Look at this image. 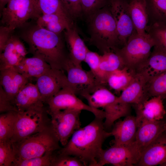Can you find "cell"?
<instances>
[{"instance_id": "cell-33", "label": "cell", "mask_w": 166, "mask_h": 166, "mask_svg": "<svg viewBox=\"0 0 166 166\" xmlns=\"http://www.w3.org/2000/svg\"><path fill=\"white\" fill-rule=\"evenodd\" d=\"M42 14H57L74 22L60 0H37Z\"/></svg>"}, {"instance_id": "cell-24", "label": "cell", "mask_w": 166, "mask_h": 166, "mask_svg": "<svg viewBox=\"0 0 166 166\" xmlns=\"http://www.w3.org/2000/svg\"><path fill=\"white\" fill-rule=\"evenodd\" d=\"M12 68L28 79L32 77L37 78L52 68L44 60L33 56L24 58L18 64Z\"/></svg>"}, {"instance_id": "cell-21", "label": "cell", "mask_w": 166, "mask_h": 166, "mask_svg": "<svg viewBox=\"0 0 166 166\" xmlns=\"http://www.w3.org/2000/svg\"><path fill=\"white\" fill-rule=\"evenodd\" d=\"M64 33L70 59L76 65L81 66L88 49L80 36L75 25L65 30Z\"/></svg>"}, {"instance_id": "cell-3", "label": "cell", "mask_w": 166, "mask_h": 166, "mask_svg": "<svg viewBox=\"0 0 166 166\" xmlns=\"http://www.w3.org/2000/svg\"><path fill=\"white\" fill-rule=\"evenodd\" d=\"M90 44L102 54L120 48L116 25L109 4L86 18Z\"/></svg>"}, {"instance_id": "cell-30", "label": "cell", "mask_w": 166, "mask_h": 166, "mask_svg": "<svg viewBox=\"0 0 166 166\" xmlns=\"http://www.w3.org/2000/svg\"><path fill=\"white\" fill-rule=\"evenodd\" d=\"M14 38L15 36L12 34L3 50L0 53V70L13 67L22 59L16 51Z\"/></svg>"}, {"instance_id": "cell-34", "label": "cell", "mask_w": 166, "mask_h": 166, "mask_svg": "<svg viewBox=\"0 0 166 166\" xmlns=\"http://www.w3.org/2000/svg\"><path fill=\"white\" fill-rule=\"evenodd\" d=\"M146 32L155 43V45L166 51V25L154 23L148 26Z\"/></svg>"}, {"instance_id": "cell-6", "label": "cell", "mask_w": 166, "mask_h": 166, "mask_svg": "<svg viewBox=\"0 0 166 166\" xmlns=\"http://www.w3.org/2000/svg\"><path fill=\"white\" fill-rule=\"evenodd\" d=\"M59 141L51 125L22 140L12 143L16 160H23L41 156L49 152L60 149Z\"/></svg>"}, {"instance_id": "cell-18", "label": "cell", "mask_w": 166, "mask_h": 166, "mask_svg": "<svg viewBox=\"0 0 166 166\" xmlns=\"http://www.w3.org/2000/svg\"><path fill=\"white\" fill-rule=\"evenodd\" d=\"M166 163V131L149 145L141 154L136 166H162Z\"/></svg>"}, {"instance_id": "cell-32", "label": "cell", "mask_w": 166, "mask_h": 166, "mask_svg": "<svg viewBox=\"0 0 166 166\" xmlns=\"http://www.w3.org/2000/svg\"><path fill=\"white\" fill-rule=\"evenodd\" d=\"M147 92L149 99L153 97L160 96L163 100L166 97V71L148 81Z\"/></svg>"}, {"instance_id": "cell-20", "label": "cell", "mask_w": 166, "mask_h": 166, "mask_svg": "<svg viewBox=\"0 0 166 166\" xmlns=\"http://www.w3.org/2000/svg\"><path fill=\"white\" fill-rule=\"evenodd\" d=\"M133 105L137 124L144 121L163 120L165 114L163 100L160 96L152 97L141 103Z\"/></svg>"}, {"instance_id": "cell-17", "label": "cell", "mask_w": 166, "mask_h": 166, "mask_svg": "<svg viewBox=\"0 0 166 166\" xmlns=\"http://www.w3.org/2000/svg\"><path fill=\"white\" fill-rule=\"evenodd\" d=\"M137 129L136 116L129 115L117 122L110 132L111 136L114 137L113 145L125 146L134 144Z\"/></svg>"}, {"instance_id": "cell-43", "label": "cell", "mask_w": 166, "mask_h": 166, "mask_svg": "<svg viewBox=\"0 0 166 166\" xmlns=\"http://www.w3.org/2000/svg\"><path fill=\"white\" fill-rule=\"evenodd\" d=\"M14 45L16 51L18 55L22 59L26 57L27 52L23 43L17 37L15 36Z\"/></svg>"}, {"instance_id": "cell-26", "label": "cell", "mask_w": 166, "mask_h": 166, "mask_svg": "<svg viewBox=\"0 0 166 166\" xmlns=\"http://www.w3.org/2000/svg\"><path fill=\"white\" fill-rule=\"evenodd\" d=\"M36 24L57 34H61L75 25L74 22L60 15L47 14H42L37 19Z\"/></svg>"}, {"instance_id": "cell-29", "label": "cell", "mask_w": 166, "mask_h": 166, "mask_svg": "<svg viewBox=\"0 0 166 166\" xmlns=\"http://www.w3.org/2000/svg\"><path fill=\"white\" fill-rule=\"evenodd\" d=\"M148 26L154 23L166 25V0H146Z\"/></svg>"}, {"instance_id": "cell-11", "label": "cell", "mask_w": 166, "mask_h": 166, "mask_svg": "<svg viewBox=\"0 0 166 166\" xmlns=\"http://www.w3.org/2000/svg\"><path fill=\"white\" fill-rule=\"evenodd\" d=\"M69 87L61 89L46 102L48 105V112L66 109L86 110L93 113L95 117L104 119L105 114L104 110L93 108L83 102Z\"/></svg>"}, {"instance_id": "cell-36", "label": "cell", "mask_w": 166, "mask_h": 166, "mask_svg": "<svg viewBox=\"0 0 166 166\" xmlns=\"http://www.w3.org/2000/svg\"><path fill=\"white\" fill-rule=\"evenodd\" d=\"M15 157L10 140L0 142V166H13Z\"/></svg>"}, {"instance_id": "cell-14", "label": "cell", "mask_w": 166, "mask_h": 166, "mask_svg": "<svg viewBox=\"0 0 166 166\" xmlns=\"http://www.w3.org/2000/svg\"><path fill=\"white\" fill-rule=\"evenodd\" d=\"M36 78V85L44 103H46L62 89L69 87L67 76L62 70L51 68Z\"/></svg>"}, {"instance_id": "cell-28", "label": "cell", "mask_w": 166, "mask_h": 166, "mask_svg": "<svg viewBox=\"0 0 166 166\" xmlns=\"http://www.w3.org/2000/svg\"><path fill=\"white\" fill-rule=\"evenodd\" d=\"M126 67L116 70L106 77L105 84L117 93L123 91L133 80L135 75Z\"/></svg>"}, {"instance_id": "cell-39", "label": "cell", "mask_w": 166, "mask_h": 166, "mask_svg": "<svg viewBox=\"0 0 166 166\" xmlns=\"http://www.w3.org/2000/svg\"><path fill=\"white\" fill-rule=\"evenodd\" d=\"M69 15L75 22L83 16L81 0H60Z\"/></svg>"}, {"instance_id": "cell-38", "label": "cell", "mask_w": 166, "mask_h": 166, "mask_svg": "<svg viewBox=\"0 0 166 166\" xmlns=\"http://www.w3.org/2000/svg\"><path fill=\"white\" fill-rule=\"evenodd\" d=\"M110 0H81L83 16L86 18L98 10L108 5Z\"/></svg>"}, {"instance_id": "cell-25", "label": "cell", "mask_w": 166, "mask_h": 166, "mask_svg": "<svg viewBox=\"0 0 166 166\" xmlns=\"http://www.w3.org/2000/svg\"><path fill=\"white\" fill-rule=\"evenodd\" d=\"M153 48L144 67L140 73L148 81L166 71V51L155 45Z\"/></svg>"}, {"instance_id": "cell-42", "label": "cell", "mask_w": 166, "mask_h": 166, "mask_svg": "<svg viewBox=\"0 0 166 166\" xmlns=\"http://www.w3.org/2000/svg\"><path fill=\"white\" fill-rule=\"evenodd\" d=\"M11 32L7 27L2 26L0 28V53L12 35Z\"/></svg>"}, {"instance_id": "cell-12", "label": "cell", "mask_w": 166, "mask_h": 166, "mask_svg": "<svg viewBox=\"0 0 166 166\" xmlns=\"http://www.w3.org/2000/svg\"><path fill=\"white\" fill-rule=\"evenodd\" d=\"M140 158L135 142L128 146L113 145L103 149L97 166L111 164L115 166H136Z\"/></svg>"}, {"instance_id": "cell-5", "label": "cell", "mask_w": 166, "mask_h": 166, "mask_svg": "<svg viewBox=\"0 0 166 166\" xmlns=\"http://www.w3.org/2000/svg\"><path fill=\"white\" fill-rule=\"evenodd\" d=\"M81 96L91 107L102 108L105 113L104 125L105 129H109L115 121L120 118L130 115V105L121 102L105 85H100L91 93H84Z\"/></svg>"}, {"instance_id": "cell-22", "label": "cell", "mask_w": 166, "mask_h": 166, "mask_svg": "<svg viewBox=\"0 0 166 166\" xmlns=\"http://www.w3.org/2000/svg\"><path fill=\"white\" fill-rule=\"evenodd\" d=\"M0 70V85L13 105L15 97L21 89L29 82V79L13 68Z\"/></svg>"}, {"instance_id": "cell-13", "label": "cell", "mask_w": 166, "mask_h": 166, "mask_svg": "<svg viewBox=\"0 0 166 166\" xmlns=\"http://www.w3.org/2000/svg\"><path fill=\"white\" fill-rule=\"evenodd\" d=\"M128 4L125 0H110L109 4L116 25L121 48L126 44L135 30L129 13Z\"/></svg>"}, {"instance_id": "cell-8", "label": "cell", "mask_w": 166, "mask_h": 166, "mask_svg": "<svg viewBox=\"0 0 166 166\" xmlns=\"http://www.w3.org/2000/svg\"><path fill=\"white\" fill-rule=\"evenodd\" d=\"M42 14L37 0H10L0 12L1 22L13 32L28 20H37Z\"/></svg>"}, {"instance_id": "cell-40", "label": "cell", "mask_w": 166, "mask_h": 166, "mask_svg": "<svg viewBox=\"0 0 166 166\" xmlns=\"http://www.w3.org/2000/svg\"><path fill=\"white\" fill-rule=\"evenodd\" d=\"M101 57V55L88 49L84 61L88 64L90 70L93 73L100 83L99 79V76Z\"/></svg>"}, {"instance_id": "cell-31", "label": "cell", "mask_w": 166, "mask_h": 166, "mask_svg": "<svg viewBox=\"0 0 166 166\" xmlns=\"http://www.w3.org/2000/svg\"><path fill=\"white\" fill-rule=\"evenodd\" d=\"M17 112L2 113L0 116V142L10 140L13 134Z\"/></svg>"}, {"instance_id": "cell-27", "label": "cell", "mask_w": 166, "mask_h": 166, "mask_svg": "<svg viewBox=\"0 0 166 166\" xmlns=\"http://www.w3.org/2000/svg\"><path fill=\"white\" fill-rule=\"evenodd\" d=\"M121 57L113 50L105 52L101 55L100 65L99 79L105 85V80L108 75L111 72L125 67Z\"/></svg>"}, {"instance_id": "cell-9", "label": "cell", "mask_w": 166, "mask_h": 166, "mask_svg": "<svg viewBox=\"0 0 166 166\" xmlns=\"http://www.w3.org/2000/svg\"><path fill=\"white\" fill-rule=\"evenodd\" d=\"M81 111L75 109L47 111L51 117L52 129L59 142L63 147L67 144L73 133L81 128L80 115Z\"/></svg>"}, {"instance_id": "cell-44", "label": "cell", "mask_w": 166, "mask_h": 166, "mask_svg": "<svg viewBox=\"0 0 166 166\" xmlns=\"http://www.w3.org/2000/svg\"><path fill=\"white\" fill-rule=\"evenodd\" d=\"M10 0H0V11L1 12Z\"/></svg>"}, {"instance_id": "cell-45", "label": "cell", "mask_w": 166, "mask_h": 166, "mask_svg": "<svg viewBox=\"0 0 166 166\" xmlns=\"http://www.w3.org/2000/svg\"><path fill=\"white\" fill-rule=\"evenodd\" d=\"M163 101L165 111V114L163 119L166 122V97L163 99Z\"/></svg>"}, {"instance_id": "cell-2", "label": "cell", "mask_w": 166, "mask_h": 166, "mask_svg": "<svg viewBox=\"0 0 166 166\" xmlns=\"http://www.w3.org/2000/svg\"><path fill=\"white\" fill-rule=\"evenodd\" d=\"M21 38L33 56L44 60L52 68L64 71V65L69 57L61 33L56 34L36 24L24 31Z\"/></svg>"}, {"instance_id": "cell-1", "label": "cell", "mask_w": 166, "mask_h": 166, "mask_svg": "<svg viewBox=\"0 0 166 166\" xmlns=\"http://www.w3.org/2000/svg\"><path fill=\"white\" fill-rule=\"evenodd\" d=\"M103 120L95 117L89 124L76 130L67 144L58 152L76 157L84 166H97L103 149V144L111 136L105 128Z\"/></svg>"}, {"instance_id": "cell-46", "label": "cell", "mask_w": 166, "mask_h": 166, "mask_svg": "<svg viewBox=\"0 0 166 166\" xmlns=\"http://www.w3.org/2000/svg\"><path fill=\"white\" fill-rule=\"evenodd\" d=\"M163 166H166V163H165V164H164L163 165Z\"/></svg>"}, {"instance_id": "cell-41", "label": "cell", "mask_w": 166, "mask_h": 166, "mask_svg": "<svg viewBox=\"0 0 166 166\" xmlns=\"http://www.w3.org/2000/svg\"><path fill=\"white\" fill-rule=\"evenodd\" d=\"M14 111V107L2 86L0 87V112L1 113Z\"/></svg>"}, {"instance_id": "cell-23", "label": "cell", "mask_w": 166, "mask_h": 166, "mask_svg": "<svg viewBox=\"0 0 166 166\" xmlns=\"http://www.w3.org/2000/svg\"><path fill=\"white\" fill-rule=\"evenodd\" d=\"M128 9L136 32L139 35H145L149 22L146 0H130Z\"/></svg>"}, {"instance_id": "cell-16", "label": "cell", "mask_w": 166, "mask_h": 166, "mask_svg": "<svg viewBox=\"0 0 166 166\" xmlns=\"http://www.w3.org/2000/svg\"><path fill=\"white\" fill-rule=\"evenodd\" d=\"M44 103L36 84L29 82L21 89L12 102L16 112L44 107Z\"/></svg>"}, {"instance_id": "cell-19", "label": "cell", "mask_w": 166, "mask_h": 166, "mask_svg": "<svg viewBox=\"0 0 166 166\" xmlns=\"http://www.w3.org/2000/svg\"><path fill=\"white\" fill-rule=\"evenodd\" d=\"M148 81L141 73L136 74L133 81L118 97V101L124 103L135 105L148 99L147 92Z\"/></svg>"}, {"instance_id": "cell-37", "label": "cell", "mask_w": 166, "mask_h": 166, "mask_svg": "<svg viewBox=\"0 0 166 166\" xmlns=\"http://www.w3.org/2000/svg\"><path fill=\"white\" fill-rule=\"evenodd\" d=\"M57 151L53 154L51 166H84L76 157L60 153Z\"/></svg>"}, {"instance_id": "cell-7", "label": "cell", "mask_w": 166, "mask_h": 166, "mask_svg": "<svg viewBox=\"0 0 166 166\" xmlns=\"http://www.w3.org/2000/svg\"><path fill=\"white\" fill-rule=\"evenodd\" d=\"M47 109L44 107L17 112L13 134L10 141L18 142L51 125Z\"/></svg>"}, {"instance_id": "cell-10", "label": "cell", "mask_w": 166, "mask_h": 166, "mask_svg": "<svg viewBox=\"0 0 166 166\" xmlns=\"http://www.w3.org/2000/svg\"><path fill=\"white\" fill-rule=\"evenodd\" d=\"M63 69L67 73L69 87L76 94L91 93L97 86L103 85L90 70L86 71L81 66L76 65L69 57L65 62Z\"/></svg>"}, {"instance_id": "cell-35", "label": "cell", "mask_w": 166, "mask_h": 166, "mask_svg": "<svg viewBox=\"0 0 166 166\" xmlns=\"http://www.w3.org/2000/svg\"><path fill=\"white\" fill-rule=\"evenodd\" d=\"M54 152H47L42 156L38 157L16 160L13 166H51L52 156Z\"/></svg>"}, {"instance_id": "cell-4", "label": "cell", "mask_w": 166, "mask_h": 166, "mask_svg": "<svg viewBox=\"0 0 166 166\" xmlns=\"http://www.w3.org/2000/svg\"><path fill=\"white\" fill-rule=\"evenodd\" d=\"M155 44L148 34L141 36L135 30L124 46L113 51L121 57L125 66L136 74L144 67Z\"/></svg>"}, {"instance_id": "cell-15", "label": "cell", "mask_w": 166, "mask_h": 166, "mask_svg": "<svg viewBox=\"0 0 166 166\" xmlns=\"http://www.w3.org/2000/svg\"><path fill=\"white\" fill-rule=\"evenodd\" d=\"M135 143L140 156L146 148L158 137L166 131V122L144 121L137 124Z\"/></svg>"}]
</instances>
